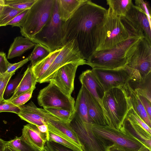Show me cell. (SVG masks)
I'll return each mask as SVG.
<instances>
[{"instance_id":"obj_1","label":"cell","mask_w":151,"mask_h":151,"mask_svg":"<svg viewBox=\"0 0 151 151\" xmlns=\"http://www.w3.org/2000/svg\"><path fill=\"white\" fill-rule=\"evenodd\" d=\"M108 12L104 7L87 0L65 22V45L76 39L86 60L96 51L99 34Z\"/></svg>"},{"instance_id":"obj_2","label":"cell","mask_w":151,"mask_h":151,"mask_svg":"<svg viewBox=\"0 0 151 151\" xmlns=\"http://www.w3.org/2000/svg\"><path fill=\"white\" fill-rule=\"evenodd\" d=\"M102 103L106 125L119 129L132 107L123 87L105 92Z\"/></svg>"},{"instance_id":"obj_3","label":"cell","mask_w":151,"mask_h":151,"mask_svg":"<svg viewBox=\"0 0 151 151\" xmlns=\"http://www.w3.org/2000/svg\"><path fill=\"white\" fill-rule=\"evenodd\" d=\"M139 38L130 37L112 48L96 51L86 60V65L92 68L119 69L124 68L127 64L126 55L127 51Z\"/></svg>"},{"instance_id":"obj_4","label":"cell","mask_w":151,"mask_h":151,"mask_svg":"<svg viewBox=\"0 0 151 151\" xmlns=\"http://www.w3.org/2000/svg\"><path fill=\"white\" fill-rule=\"evenodd\" d=\"M56 0H37L29 10L26 21L20 28L22 35L31 40L51 20Z\"/></svg>"},{"instance_id":"obj_5","label":"cell","mask_w":151,"mask_h":151,"mask_svg":"<svg viewBox=\"0 0 151 151\" xmlns=\"http://www.w3.org/2000/svg\"><path fill=\"white\" fill-rule=\"evenodd\" d=\"M124 68L130 72L132 79L142 78L151 72V43L139 38L128 50Z\"/></svg>"},{"instance_id":"obj_6","label":"cell","mask_w":151,"mask_h":151,"mask_svg":"<svg viewBox=\"0 0 151 151\" xmlns=\"http://www.w3.org/2000/svg\"><path fill=\"white\" fill-rule=\"evenodd\" d=\"M107 15L100 31L96 51L111 49L130 37L119 17L108 9Z\"/></svg>"},{"instance_id":"obj_7","label":"cell","mask_w":151,"mask_h":151,"mask_svg":"<svg viewBox=\"0 0 151 151\" xmlns=\"http://www.w3.org/2000/svg\"><path fill=\"white\" fill-rule=\"evenodd\" d=\"M65 22L60 17L56 0L51 20L31 41L45 45L51 53L62 48L65 45Z\"/></svg>"},{"instance_id":"obj_8","label":"cell","mask_w":151,"mask_h":151,"mask_svg":"<svg viewBox=\"0 0 151 151\" xmlns=\"http://www.w3.org/2000/svg\"><path fill=\"white\" fill-rule=\"evenodd\" d=\"M91 129L96 134L109 141L126 151H137L143 142L132 134L122 125L119 129L107 125L91 123Z\"/></svg>"},{"instance_id":"obj_9","label":"cell","mask_w":151,"mask_h":151,"mask_svg":"<svg viewBox=\"0 0 151 151\" xmlns=\"http://www.w3.org/2000/svg\"><path fill=\"white\" fill-rule=\"evenodd\" d=\"M70 124L85 151H107L108 147L113 144L95 134L91 129V123L84 122L75 112Z\"/></svg>"},{"instance_id":"obj_10","label":"cell","mask_w":151,"mask_h":151,"mask_svg":"<svg viewBox=\"0 0 151 151\" xmlns=\"http://www.w3.org/2000/svg\"><path fill=\"white\" fill-rule=\"evenodd\" d=\"M120 18L130 37L145 38L151 43V24L146 14L134 5L125 16Z\"/></svg>"},{"instance_id":"obj_11","label":"cell","mask_w":151,"mask_h":151,"mask_svg":"<svg viewBox=\"0 0 151 151\" xmlns=\"http://www.w3.org/2000/svg\"><path fill=\"white\" fill-rule=\"evenodd\" d=\"M37 100L38 104L43 109L63 108L72 111H75L74 98L66 95L51 83L40 91Z\"/></svg>"},{"instance_id":"obj_12","label":"cell","mask_w":151,"mask_h":151,"mask_svg":"<svg viewBox=\"0 0 151 151\" xmlns=\"http://www.w3.org/2000/svg\"><path fill=\"white\" fill-rule=\"evenodd\" d=\"M86 60L83 58L75 38L67 42L62 48L49 68L37 83H47L53 73L63 66L70 63Z\"/></svg>"},{"instance_id":"obj_13","label":"cell","mask_w":151,"mask_h":151,"mask_svg":"<svg viewBox=\"0 0 151 151\" xmlns=\"http://www.w3.org/2000/svg\"><path fill=\"white\" fill-rule=\"evenodd\" d=\"M91 70L105 92L113 88L123 87L132 79L130 72L125 68L110 69L96 67Z\"/></svg>"},{"instance_id":"obj_14","label":"cell","mask_w":151,"mask_h":151,"mask_svg":"<svg viewBox=\"0 0 151 151\" xmlns=\"http://www.w3.org/2000/svg\"><path fill=\"white\" fill-rule=\"evenodd\" d=\"M86 65V60L66 64L57 70L52 75L48 82L59 88L69 96L74 89V79L78 66Z\"/></svg>"},{"instance_id":"obj_15","label":"cell","mask_w":151,"mask_h":151,"mask_svg":"<svg viewBox=\"0 0 151 151\" xmlns=\"http://www.w3.org/2000/svg\"><path fill=\"white\" fill-rule=\"evenodd\" d=\"M43 116L47 121L49 131L62 136L74 142L84 151V147L70 123L60 120L44 109L39 108Z\"/></svg>"},{"instance_id":"obj_16","label":"cell","mask_w":151,"mask_h":151,"mask_svg":"<svg viewBox=\"0 0 151 151\" xmlns=\"http://www.w3.org/2000/svg\"><path fill=\"white\" fill-rule=\"evenodd\" d=\"M79 80L81 85L95 98L104 109L102 102L105 91L91 70L83 72Z\"/></svg>"},{"instance_id":"obj_17","label":"cell","mask_w":151,"mask_h":151,"mask_svg":"<svg viewBox=\"0 0 151 151\" xmlns=\"http://www.w3.org/2000/svg\"><path fill=\"white\" fill-rule=\"evenodd\" d=\"M21 136L34 151H40L49 141L36 125L29 123L24 126Z\"/></svg>"},{"instance_id":"obj_18","label":"cell","mask_w":151,"mask_h":151,"mask_svg":"<svg viewBox=\"0 0 151 151\" xmlns=\"http://www.w3.org/2000/svg\"><path fill=\"white\" fill-rule=\"evenodd\" d=\"M85 89L89 123L100 125H106L103 108L95 98Z\"/></svg>"},{"instance_id":"obj_19","label":"cell","mask_w":151,"mask_h":151,"mask_svg":"<svg viewBox=\"0 0 151 151\" xmlns=\"http://www.w3.org/2000/svg\"><path fill=\"white\" fill-rule=\"evenodd\" d=\"M22 120L36 126L47 124V121L42 116L39 108L32 101L21 106L17 114Z\"/></svg>"},{"instance_id":"obj_20","label":"cell","mask_w":151,"mask_h":151,"mask_svg":"<svg viewBox=\"0 0 151 151\" xmlns=\"http://www.w3.org/2000/svg\"><path fill=\"white\" fill-rule=\"evenodd\" d=\"M87 0H57L58 12L61 20L66 22Z\"/></svg>"},{"instance_id":"obj_21","label":"cell","mask_w":151,"mask_h":151,"mask_svg":"<svg viewBox=\"0 0 151 151\" xmlns=\"http://www.w3.org/2000/svg\"><path fill=\"white\" fill-rule=\"evenodd\" d=\"M129 99L132 107L150 127H151V119L148 116L137 92L133 91L127 83L123 87Z\"/></svg>"},{"instance_id":"obj_22","label":"cell","mask_w":151,"mask_h":151,"mask_svg":"<svg viewBox=\"0 0 151 151\" xmlns=\"http://www.w3.org/2000/svg\"><path fill=\"white\" fill-rule=\"evenodd\" d=\"M36 44V43L25 37H17L10 45L7 58L11 59L20 56L26 51L34 47Z\"/></svg>"},{"instance_id":"obj_23","label":"cell","mask_w":151,"mask_h":151,"mask_svg":"<svg viewBox=\"0 0 151 151\" xmlns=\"http://www.w3.org/2000/svg\"><path fill=\"white\" fill-rule=\"evenodd\" d=\"M37 79L30 66H28L12 96L5 101H9L24 92L36 87Z\"/></svg>"},{"instance_id":"obj_24","label":"cell","mask_w":151,"mask_h":151,"mask_svg":"<svg viewBox=\"0 0 151 151\" xmlns=\"http://www.w3.org/2000/svg\"><path fill=\"white\" fill-rule=\"evenodd\" d=\"M127 84L137 94L146 97L151 102V72L142 78L131 79Z\"/></svg>"},{"instance_id":"obj_25","label":"cell","mask_w":151,"mask_h":151,"mask_svg":"<svg viewBox=\"0 0 151 151\" xmlns=\"http://www.w3.org/2000/svg\"><path fill=\"white\" fill-rule=\"evenodd\" d=\"M122 125L132 134L141 141L144 145L151 150V134L139 125L131 121L127 116Z\"/></svg>"},{"instance_id":"obj_26","label":"cell","mask_w":151,"mask_h":151,"mask_svg":"<svg viewBox=\"0 0 151 151\" xmlns=\"http://www.w3.org/2000/svg\"><path fill=\"white\" fill-rule=\"evenodd\" d=\"M62 48L50 53L45 58L33 65H30L37 79V82L49 68L55 58L60 53Z\"/></svg>"},{"instance_id":"obj_27","label":"cell","mask_w":151,"mask_h":151,"mask_svg":"<svg viewBox=\"0 0 151 151\" xmlns=\"http://www.w3.org/2000/svg\"><path fill=\"white\" fill-rule=\"evenodd\" d=\"M111 13L119 17L126 16L134 4L132 0H107Z\"/></svg>"},{"instance_id":"obj_28","label":"cell","mask_w":151,"mask_h":151,"mask_svg":"<svg viewBox=\"0 0 151 151\" xmlns=\"http://www.w3.org/2000/svg\"><path fill=\"white\" fill-rule=\"evenodd\" d=\"M50 53L49 49L45 45L36 43L32 51L28 56L31 66L45 58Z\"/></svg>"},{"instance_id":"obj_29","label":"cell","mask_w":151,"mask_h":151,"mask_svg":"<svg viewBox=\"0 0 151 151\" xmlns=\"http://www.w3.org/2000/svg\"><path fill=\"white\" fill-rule=\"evenodd\" d=\"M49 142L59 144L73 151H84L74 142L56 133L49 131Z\"/></svg>"},{"instance_id":"obj_30","label":"cell","mask_w":151,"mask_h":151,"mask_svg":"<svg viewBox=\"0 0 151 151\" xmlns=\"http://www.w3.org/2000/svg\"><path fill=\"white\" fill-rule=\"evenodd\" d=\"M44 109L60 120L66 123H70L75 114V111H72L63 108H49Z\"/></svg>"},{"instance_id":"obj_31","label":"cell","mask_w":151,"mask_h":151,"mask_svg":"<svg viewBox=\"0 0 151 151\" xmlns=\"http://www.w3.org/2000/svg\"><path fill=\"white\" fill-rule=\"evenodd\" d=\"M24 10L16 9L4 5L0 12V27L7 26L16 16Z\"/></svg>"},{"instance_id":"obj_32","label":"cell","mask_w":151,"mask_h":151,"mask_svg":"<svg viewBox=\"0 0 151 151\" xmlns=\"http://www.w3.org/2000/svg\"><path fill=\"white\" fill-rule=\"evenodd\" d=\"M37 0H4L5 5L19 10L29 9Z\"/></svg>"},{"instance_id":"obj_33","label":"cell","mask_w":151,"mask_h":151,"mask_svg":"<svg viewBox=\"0 0 151 151\" xmlns=\"http://www.w3.org/2000/svg\"><path fill=\"white\" fill-rule=\"evenodd\" d=\"M6 145L18 151H34L22 136L6 142Z\"/></svg>"},{"instance_id":"obj_34","label":"cell","mask_w":151,"mask_h":151,"mask_svg":"<svg viewBox=\"0 0 151 151\" xmlns=\"http://www.w3.org/2000/svg\"><path fill=\"white\" fill-rule=\"evenodd\" d=\"M127 116L131 121L139 125L147 132L151 134V128L135 112L131 107L129 109Z\"/></svg>"},{"instance_id":"obj_35","label":"cell","mask_w":151,"mask_h":151,"mask_svg":"<svg viewBox=\"0 0 151 151\" xmlns=\"http://www.w3.org/2000/svg\"><path fill=\"white\" fill-rule=\"evenodd\" d=\"M35 88L36 87H34L31 88L8 102H10L17 106H20L24 105L31 98L33 91Z\"/></svg>"},{"instance_id":"obj_36","label":"cell","mask_w":151,"mask_h":151,"mask_svg":"<svg viewBox=\"0 0 151 151\" xmlns=\"http://www.w3.org/2000/svg\"><path fill=\"white\" fill-rule=\"evenodd\" d=\"M22 77H16L14 79L9 81L4 93L3 98L4 99H7V98L12 94L13 95L20 83Z\"/></svg>"},{"instance_id":"obj_37","label":"cell","mask_w":151,"mask_h":151,"mask_svg":"<svg viewBox=\"0 0 151 151\" xmlns=\"http://www.w3.org/2000/svg\"><path fill=\"white\" fill-rule=\"evenodd\" d=\"M29 10H24L18 14L7 24V25H11L12 27H17L20 28L22 27L26 21Z\"/></svg>"},{"instance_id":"obj_38","label":"cell","mask_w":151,"mask_h":151,"mask_svg":"<svg viewBox=\"0 0 151 151\" xmlns=\"http://www.w3.org/2000/svg\"><path fill=\"white\" fill-rule=\"evenodd\" d=\"M21 106H17L10 102H6L4 99L0 103V113L10 112L18 114L21 110Z\"/></svg>"},{"instance_id":"obj_39","label":"cell","mask_w":151,"mask_h":151,"mask_svg":"<svg viewBox=\"0 0 151 151\" xmlns=\"http://www.w3.org/2000/svg\"><path fill=\"white\" fill-rule=\"evenodd\" d=\"M15 72L5 73L0 76V103L4 99L3 96L6 86Z\"/></svg>"},{"instance_id":"obj_40","label":"cell","mask_w":151,"mask_h":151,"mask_svg":"<svg viewBox=\"0 0 151 151\" xmlns=\"http://www.w3.org/2000/svg\"><path fill=\"white\" fill-rule=\"evenodd\" d=\"M135 3V5L146 14L151 24V8L148 3L143 0H136Z\"/></svg>"},{"instance_id":"obj_41","label":"cell","mask_w":151,"mask_h":151,"mask_svg":"<svg viewBox=\"0 0 151 151\" xmlns=\"http://www.w3.org/2000/svg\"><path fill=\"white\" fill-rule=\"evenodd\" d=\"M10 63L7 60L6 53L0 52V76L6 73Z\"/></svg>"},{"instance_id":"obj_42","label":"cell","mask_w":151,"mask_h":151,"mask_svg":"<svg viewBox=\"0 0 151 151\" xmlns=\"http://www.w3.org/2000/svg\"><path fill=\"white\" fill-rule=\"evenodd\" d=\"M29 61L28 57L22 60L14 63H10L6 73H9L13 72H15L18 68L23 66Z\"/></svg>"},{"instance_id":"obj_43","label":"cell","mask_w":151,"mask_h":151,"mask_svg":"<svg viewBox=\"0 0 151 151\" xmlns=\"http://www.w3.org/2000/svg\"><path fill=\"white\" fill-rule=\"evenodd\" d=\"M46 145L52 151H73L56 143L49 141L46 142Z\"/></svg>"},{"instance_id":"obj_44","label":"cell","mask_w":151,"mask_h":151,"mask_svg":"<svg viewBox=\"0 0 151 151\" xmlns=\"http://www.w3.org/2000/svg\"><path fill=\"white\" fill-rule=\"evenodd\" d=\"M137 95L148 116L151 119V102L146 97L138 94Z\"/></svg>"},{"instance_id":"obj_45","label":"cell","mask_w":151,"mask_h":151,"mask_svg":"<svg viewBox=\"0 0 151 151\" xmlns=\"http://www.w3.org/2000/svg\"><path fill=\"white\" fill-rule=\"evenodd\" d=\"M39 131L45 135L49 141V131L47 124H44L39 126H36Z\"/></svg>"},{"instance_id":"obj_46","label":"cell","mask_w":151,"mask_h":151,"mask_svg":"<svg viewBox=\"0 0 151 151\" xmlns=\"http://www.w3.org/2000/svg\"><path fill=\"white\" fill-rule=\"evenodd\" d=\"M107 151H126L124 149L119 146L113 144L108 148Z\"/></svg>"},{"instance_id":"obj_47","label":"cell","mask_w":151,"mask_h":151,"mask_svg":"<svg viewBox=\"0 0 151 151\" xmlns=\"http://www.w3.org/2000/svg\"><path fill=\"white\" fill-rule=\"evenodd\" d=\"M6 146V142L0 138V151H4Z\"/></svg>"},{"instance_id":"obj_48","label":"cell","mask_w":151,"mask_h":151,"mask_svg":"<svg viewBox=\"0 0 151 151\" xmlns=\"http://www.w3.org/2000/svg\"><path fill=\"white\" fill-rule=\"evenodd\" d=\"M137 151H151V150H150L145 145H143Z\"/></svg>"},{"instance_id":"obj_49","label":"cell","mask_w":151,"mask_h":151,"mask_svg":"<svg viewBox=\"0 0 151 151\" xmlns=\"http://www.w3.org/2000/svg\"><path fill=\"white\" fill-rule=\"evenodd\" d=\"M5 5L4 0H0V12L3 6Z\"/></svg>"},{"instance_id":"obj_50","label":"cell","mask_w":151,"mask_h":151,"mask_svg":"<svg viewBox=\"0 0 151 151\" xmlns=\"http://www.w3.org/2000/svg\"><path fill=\"white\" fill-rule=\"evenodd\" d=\"M40 151H51L46 145H45L44 147Z\"/></svg>"},{"instance_id":"obj_51","label":"cell","mask_w":151,"mask_h":151,"mask_svg":"<svg viewBox=\"0 0 151 151\" xmlns=\"http://www.w3.org/2000/svg\"><path fill=\"white\" fill-rule=\"evenodd\" d=\"M4 151H12L6 145Z\"/></svg>"},{"instance_id":"obj_52","label":"cell","mask_w":151,"mask_h":151,"mask_svg":"<svg viewBox=\"0 0 151 151\" xmlns=\"http://www.w3.org/2000/svg\"><path fill=\"white\" fill-rule=\"evenodd\" d=\"M9 148L12 151H18L17 150L15 149L14 148H12V147H9L8 146Z\"/></svg>"},{"instance_id":"obj_53","label":"cell","mask_w":151,"mask_h":151,"mask_svg":"<svg viewBox=\"0 0 151 151\" xmlns=\"http://www.w3.org/2000/svg\"><path fill=\"white\" fill-rule=\"evenodd\" d=\"M50 150L51 151H52V150H50Z\"/></svg>"}]
</instances>
